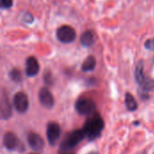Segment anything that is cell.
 <instances>
[{
    "label": "cell",
    "mask_w": 154,
    "mask_h": 154,
    "mask_svg": "<svg viewBox=\"0 0 154 154\" xmlns=\"http://www.w3.org/2000/svg\"><path fill=\"white\" fill-rule=\"evenodd\" d=\"M143 68L144 67H143V60H139L138 63L136 64L135 71H134L135 81L143 92L154 91V79L148 78L144 75Z\"/></svg>",
    "instance_id": "cell-3"
},
{
    "label": "cell",
    "mask_w": 154,
    "mask_h": 154,
    "mask_svg": "<svg viewBox=\"0 0 154 154\" xmlns=\"http://www.w3.org/2000/svg\"><path fill=\"white\" fill-rule=\"evenodd\" d=\"M13 0H1V7L3 9H8L12 7Z\"/></svg>",
    "instance_id": "cell-20"
},
{
    "label": "cell",
    "mask_w": 154,
    "mask_h": 154,
    "mask_svg": "<svg viewBox=\"0 0 154 154\" xmlns=\"http://www.w3.org/2000/svg\"><path fill=\"white\" fill-rule=\"evenodd\" d=\"M9 76H10V79L14 81V82H20L22 80V74H21V71L17 69H13L10 73H9Z\"/></svg>",
    "instance_id": "cell-16"
},
{
    "label": "cell",
    "mask_w": 154,
    "mask_h": 154,
    "mask_svg": "<svg viewBox=\"0 0 154 154\" xmlns=\"http://www.w3.org/2000/svg\"><path fill=\"white\" fill-rule=\"evenodd\" d=\"M3 144L8 151H16L21 150L23 144L20 143L19 138L12 132H6L3 136Z\"/></svg>",
    "instance_id": "cell-8"
},
{
    "label": "cell",
    "mask_w": 154,
    "mask_h": 154,
    "mask_svg": "<svg viewBox=\"0 0 154 154\" xmlns=\"http://www.w3.org/2000/svg\"><path fill=\"white\" fill-rule=\"evenodd\" d=\"M125 107L128 111L134 112L138 108V104L134 98V97L131 93H126L125 97Z\"/></svg>",
    "instance_id": "cell-14"
},
{
    "label": "cell",
    "mask_w": 154,
    "mask_h": 154,
    "mask_svg": "<svg viewBox=\"0 0 154 154\" xmlns=\"http://www.w3.org/2000/svg\"><path fill=\"white\" fill-rule=\"evenodd\" d=\"M89 154H99L98 152H90Z\"/></svg>",
    "instance_id": "cell-21"
},
{
    "label": "cell",
    "mask_w": 154,
    "mask_h": 154,
    "mask_svg": "<svg viewBox=\"0 0 154 154\" xmlns=\"http://www.w3.org/2000/svg\"><path fill=\"white\" fill-rule=\"evenodd\" d=\"M57 39L62 43H71L76 40L77 33L73 27L69 25H62L57 30Z\"/></svg>",
    "instance_id": "cell-5"
},
{
    "label": "cell",
    "mask_w": 154,
    "mask_h": 154,
    "mask_svg": "<svg viewBox=\"0 0 154 154\" xmlns=\"http://www.w3.org/2000/svg\"><path fill=\"white\" fill-rule=\"evenodd\" d=\"M13 106L19 114L25 113L29 108V100L27 95L23 91L15 93L13 98Z\"/></svg>",
    "instance_id": "cell-7"
},
{
    "label": "cell",
    "mask_w": 154,
    "mask_h": 154,
    "mask_svg": "<svg viewBox=\"0 0 154 154\" xmlns=\"http://www.w3.org/2000/svg\"><path fill=\"white\" fill-rule=\"evenodd\" d=\"M27 142L29 146L36 152H41L44 148V141L42 137L36 133H30L27 136Z\"/></svg>",
    "instance_id": "cell-10"
},
{
    "label": "cell",
    "mask_w": 154,
    "mask_h": 154,
    "mask_svg": "<svg viewBox=\"0 0 154 154\" xmlns=\"http://www.w3.org/2000/svg\"><path fill=\"white\" fill-rule=\"evenodd\" d=\"M104 128L105 122L102 116L97 113H94L87 119L82 129L89 141H95L101 136Z\"/></svg>",
    "instance_id": "cell-1"
},
{
    "label": "cell",
    "mask_w": 154,
    "mask_h": 154,
    "mask_svg": "<svg viewBox=\"0 0 154 154\" xmlns=\"http://www.w3.org/2000/svg\"><path fill=\"white\" fill-rule=\"evenodd\" d=\"M40 71V64L36 58L33 56H31L27 58L26 60V65H25V73L27 77L33 78L35 77Z\"/></svg>",
    "instance_id": "cell-11"
},
{
    "label": "cell",
    "mask_w": 154,
    "mask_h": 154,
    "mask_svg": "<svg viewBox=\"0 0 154 154\" xmlns=\"http://www.w3.org/2000/svg\"><path fill=\"white\" fill-rule=\"evenodd\" d=\"M61 135V128L56 122H51L47 125L46 136L50 145L55 146Z\"/></svg>",
    "instance_id": "cell-6"
},
{
    "label": "cell",
    "mask_w": 154,
    "mask_h": 154,
    "mask_svg": "<svg viewBox=\"0 0 154 154\" xmlns=\"http://www.w3.org/2000/svg\"><path fill=\"white\" fill-rule=\"evenodd\" d=\"M96 103L89 97H79L75 104V109L81 116H91L96 113Z\"/></svg>",
    "instance_id": "cell-4"
},
{
    "label": "cell",
    "mask_w": 154,
    "mask_h": 154,
    "mask_svg": "<svg viewBox=\"0 0 154 154\" xmlns=\"http://www.w3.org/2000/svg\"><path fill=\"white\" fill-rule=\"evenodd\" d=\"M12 116V106L9 101V98L5 93H2L1 97V117L5 120L8 119Z\"/></svg>",
    "instance_id": "cell-12"
},
{
    "label": "cell",
    "mask_w": 154,
    "mask_h": 154,
    "mask_svg": "<svg viewBox=\"0 0 154 154\" xmlns=\"http://www.w3.org/2000/svg\"><path fill=\"white\" fill-rule=\"evenodd\" d=\"M144 47L149 51H154V37L152 39H149L145 42Z\"/></svg>",
    "instance_id": "cell-19"
},
{
    "label": "cell",
    "mask_w": 154,
    "mask_h": 154,
    "mask_svg": "<svg viewBox=\"0 0 154 154\" xmlns=\"http://www.w3.org/2000/svg\"><path fill=\"white\" fill-rule=\"evenodd\" d=\"M43 79H44L45 84L46 85H49V86L52 85L53 84V81H54L53 77H52V74L51 72H46L44 74V76H43Z\"/></svg>",
    "instance_id": "cell-17"
},
{
    "label": "cell",
    "mask_w": 154,
    "mask_h": 154,
    "mask_svg": "<svg viewBox=\"0 0 154 154\" xmlns=\"http://www.w3.org/2000/svg\"><path fill=\"white\" fill-rule=\"evenodd\" d=\"M97 65V60L96 58L94 56H88L83 62L82 66H81V69L84 72H88V71H92L95 69Z\"/></svg>",
    "instance_id": "cell-15"
},
{
    "label": "cell",
    "mask_w": 154,
    "mask_h": 154,
    "mask_svg": "<svg viewBox=\"0 0 154 154\" xmlns=\"http://www.w3.org/2000/svg\"><path fill=\"white\" fill-rule=\"evenodd\" d=\"M23 22L26 23H33V20H34V17H33V15H32L31 13L27 12V13H25V14H23Z\"/></svg>",
    "instance_id": "cell-18"
},
{
    "label": "cell",
    "mask_w": 154,
    "mask_h": 154,
    "mask_svg": "<svg viewBox=\"0 0 154 154\" xmlns=\"http://www.w3.org/2000/svg\"><path fill=\"white\" fill-rule=\"evenodd\" d=\"M86 138V134L83 129L74 130L67 134L60 144V149L58 152H70L75 153V148Z\"/></svg>",
    "instance_id": "cell-2"
},
{
    "label": "cell",
    "mask_w": 154,
    "mask_h": 154,
    "mask_svg": "<svg viewBox=\"0 0 154 154\" xmlns=\"http://www.w3.org/2000/svg\"><path fill=\"white\" fill-rule=\"evenodd\" d=\"M95 36L91 30H87L84 32L80 37V43L83 47H90L94 44Z\"/></svg>",
    "instance_id": "cell-13"
},
{
    "label": "cell",
    "mask_w": 154,
    "mask_h": 154,
    "mask_svg": "<svg viewBox=\"0 0 154 154\" xmlns=\"http://www.w3.org/2000/svg\"><path fill=\"white\" fill-rule=\"evenodd\" d=\"M39 101L41 105L46 109H51L54 106V97L51 92L46 88H42L40 89Z\"/></svg>",
    "instance_id": "cell-9"
},
{
    "label": "cell",
    "mask_w": 154,
    "mask_h": 154,
    "mask_svg": "<svg viewBox=\"0 0 154 154\" xmlns=\"http://www.w3.org/2000/svg\"><path fill=\"white\" fill-rule=\"evenodd\" d=\"M30 154H37V153H30Z\"/></svg>",
    "instance_id": "cell-22"
}]
</instances>
